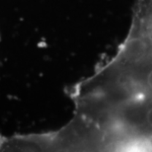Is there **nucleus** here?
I'll list each match as a JSON object with an SVG mask.
<instances>
[{"label":"nucleus","instance_id":"f257e3e1","mask_svg":"<svg viewBox=\"0 0 152 152\" xmlns=\"http://www.w3.org/2000/svg\"><path fill=\"white\" fill-rule=\"evenodd\" d=\"M73 95L97 150L152 151V0H138L118 51Z\"/></svg>","mask_w":152,"mask_h":152}]
</instances>
